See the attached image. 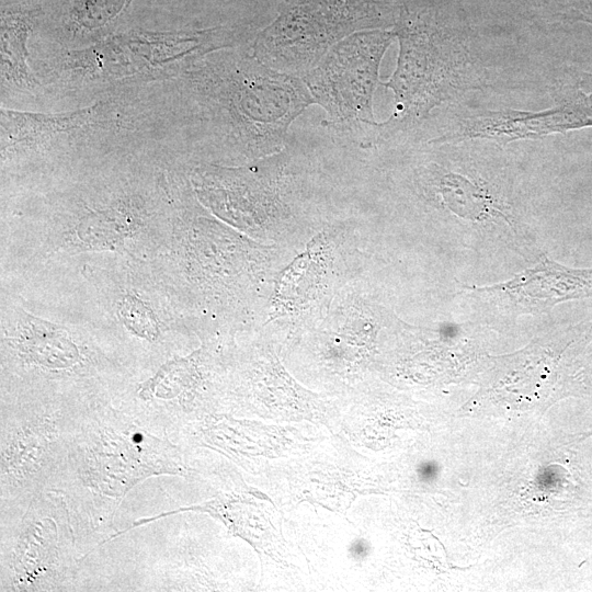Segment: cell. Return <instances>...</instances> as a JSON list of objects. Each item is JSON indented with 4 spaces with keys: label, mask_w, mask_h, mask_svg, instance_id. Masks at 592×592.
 Segmentation results:
<instances>
[{
    "label": "cell",
    "mask_w": 592,
    "mask_h": 592,
    "mask_svg": "<svg viewBox=\"0 0 592 592\" xmlns=\"http://www.w3.org/2000/svg\"><path fill=\"white\" fill-rule=\"evenodd\" d=\"M42 0H1L2 89L32 91L37 81L27 65V41L39 31Z\"/></svg>",
    "instance_id": "cell-10"
},
{
    "label": "cell",
    "mask_w": 592,
    "mask_h": 592,
    "mask_svg": "<svg viewBox=\"0 0 592 592\" xmlns=\"http://www.w3.org/2000/svg\"><path fill=\"white\" fill-rule=\"evenodd\" d=\"M577 378L580 384L592 386V353L581 362Z\"/></svg>",
    "instance_id": "cell-14"
},
{
    "label": "cell",
    "mask_w": 592,
    "mask_h": 592,
    "mask_svg": "<svg viewBox=\"0 0 592 592\" xmlns=\"http://www.w3.org/2000/svg\"><path fill=\"white\" fill-rule=\"evenodd\" d=\"M121 314L126 322L137 330H148L149 332L155 330L152 314L137 299H126L121 308Z\"/></svg>",
    "instance_id": "cell-12"
},
{
    "label": "cell",
    "mask_w": 592,
    "mask_h": 592,
    "mask_svg": "<svg viewBox=\"0 0 592 592\" xmlns=\"http://www.w3.org/2000/svg\"><path fill=\"white\" fill-rule=\"evenodd\" d=\"M257 29L250 22L172 32L116 31L95 44L67 50L57 64V75L75 86L183 73L210 53L251 44Z\"/></svg>",
    "instance_id": "cell-3"
},
{
    "label": "cell",
    "mask_w": 592,
    "mask_h": 592,
    "mask_svg": "<svg viewBox=\"0 0 592 592\" xmlns=\"http://www.w3.org/2000/svg\"><path fill=\"white\" fill-rule=\"evenodd\" d=\"M574 88L584 93L592 94V72L574 70L572 72Z\"/></svg>",
    "instance_id": "cell-13"
},
{
    "label": "cell",
    "mask_w": 592,
    "mask_h": 592,
    "mask_svg": "<svg viewBox=\"0 0 592 592\" xmlns=\"http://www.w3.org/2000/svg\"><path fill=\"white\" fill-rule=\"evenodd\" d=\"M134 0H42L39 31L68 49L90 46L118 31Z\"/></svg>",
    "instance_id": "cell-9"
},
{
    "label": "cell",
    "mask_w": 592,
    "mask_h": 592,
    "mask_svg": "<svg viewBox=\"0 0 592 592\" xmlns=\"http://www.w3.org/2000/svg\"><path fill=\"white\" fill-rule=\"evenodd\" d=\"M350 551L355 558L364 557L367 554V544L356 540L351 545Z\"/></svg>",
    "instance_id": "cell-16"
},
{
    "label": "cell",
    "mask_w": 592,
    "mask_h": 592,
    "mask_svg": "<svg viewBox=\"0 0 592 592\" xmlns=\"http://www.w3.org/2000/svg\"><path fill=\"white\" fill-rule=\"evenodd\" d=\"M554 7L557 20L592 24V0H555Z\"/></svg>",
    "instance_id": "cell-11"
},
{
    "label": "cell",
    "mask_w": 592,
    "mask_h": 592,
    "mask_svg": "<svg viewBox=\"0 0 592 592\" xmlns=\"http://www.w3.org/2000/svg\"><path fill=\"white\" fill-rule=\"evenodd\" d=\"M460 288L497 325L513 322L547 314L561 303L592 298V267H568L542 254L533 266L508 281Z\"/></svg>",
    "instance_id": "cell-6"
},
{
    "label": "cell",
    "mask_w": 592,
    "mask_h": 592,
    "mask_svg": "<svg viewBox=\"0 0 592 592\" xmlns=\"http://www.w3.org/2000/svg\"><path fill=\"white\" fill-rule=\"evenodd\" d=\"M592 127V94L574 91L548 110L520 111L513 109L482 110L449 119L436 133L419 135L431 144H459L487 139L506 145L521 139H537L553 134H566Z\"/></svg>",
    "instance_id": "cell-7"
},
{
    "label": "cell",
    "mask_w": 592,
    "mask_h": 592,
    "mask_svg": "<svg viewBox=\"0 0 592 592\" xmlns=\"http://www.w3.org/2000/svg\"><path fill=\"white\" fill-rule=\"evenodd\" d=\"M437 475V466L435 463L426 462L420 465L419 476L423 480H432Z\"/></svg>",
    "instance_id": "cell-15"
},
{
    "label": "cell",
    "mask_w": 592,
    "mask_h": 592,
    "mask_svg": "<svg viewBox=\"0 0 592 592\" xmlns=\"http://www.w3.org/2000/svg\"><path fill=\"white\" fill-rule=\"evenodd\" d=\"M397 67L383 83L394 93V111L364 126L363 138L380 143L406 136L434 109L487 83L470 27L435 0H394Z\"/></svg>",
    "instance_id": "cell-2"
},
{
    "label": "cell",
    "mask_w": 592,
    "mask_h": 592,
    "mask_svg": "<svg viewBox=\"0 0 592 592\" xmlns=\"http://www.w3.org/2000/svg\"><path fill=\"white\" fill-rule=\"evenodd\" d=\"M383 1H387V2L394 3V0H383Z\"/></svg>",
    "instance_id": "cell-17"
},
{
    "label": "cell",
    "mask_w": 592,
    "mask_h": 592,
    "mask_svg": "<svg viewBox=\"0 0 592 592\" xmlns=\"http://www.w3.org/2000/svg\"><path fill=\"white\" fill-rule=\"evenodd\" d=\"M395 38L392 29L356 32L334 45L301 77L315 103L327 112L323 124L375 122L373 95L379 66Z\"/></svg>",
    "instance_id": "cell-5"
},
{
    "label": "cell",
    "mask_w": 592,
    "mask_h": 592,
    "mask_svg": "<svg viewBox=\"0 0 592 592\" xmlns=\"http://www.w3.org/2000/svg\"><path fill=\"white\" fill-rule=\"evenodd\" d=\"M394 23L395 5L383 0H281L251 50L265 66L301 78L345 37Z\"/></svg>",
    "instance_id": "cell-4"
},
{
    "label": "cell",
    "mask_w": 592,
    "mask_h": 592,
    "mask_svg": "<svg viewBox=\"0 0 592 592\" xmlns=\"http://www.w3.org/2000/svg\"><path fill=\"white\" fill-rule=\"evenodd\" d=\"M214 52L183 72L203 138L237 158L259 160L287 145V130L315 103L303 78L262 64L251 49Z\"/></svg>",
    "instance_id": "cell-1"
},
{
    "label": "cell",
    "mask_w": 592,
    "mask_h": 592,
    "mask_svg": "<svg viewBox=\"0 0 592 592\" xmlns=\"http://www.w3.org/2000/svg\"><path fill=\"white\" fill-rule=\"evenodd\" d=\"M110 103L75 112L45 115L1 109V149H43L66 138H82L113 123Z\"/></svg>",
    "instance_id": "cell-8"
}]
</instances>
